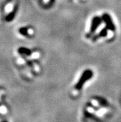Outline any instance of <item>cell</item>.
<instances>
[{
  "mask_svg": "<svg viewBox=\"0 0 121 122\" xmlns=\"http://www.w3.org/2000/svg\"><path fill=\"white\" fill-rule=\"evenodd\" d=\"M93 72L91 70H87L86 71H85L82 73V76H80V79H79L78 81L77 82V83L76 84V85H75V89L78 90V91L81 89L82 88L83 84L87 81H88L89 79H90L93 77Z\"/></svg>",
  "mask_w": 121,
  "mask_h": 122,
  "instance_id": "1",
  "label": "cell"
},
{
  "mask_svg": "<svg viewBox=\"0 0 121 122\" xmlns=\"http://www.w3.org/2000/svg\"><path fill=\"white\" fill-rule=\"evenodd\" d=\"M102 20L103 19L100 18V17H98V16L94 17L92 19L90 29V32L87 34V37H90L91 36H93V35L96 32V30H97L98 27L100 26V25L101 24Z\"/></svg>",
  "mask_w": 121,
  "mask_h": 122,
  "instance_id": "2",
  "label": "cell"
},
{
  "mask_svg": "<svg viewBox=\"0 0 121 122\" xmlns=\"http://www.w3.org/2000/svg\"><path fill=\"white\" fill-rule=\"evenodd\" d=\"M102 19L104 22V23L106 25V28L108 30H110L111 31H114L116 30L114 24L112 22V19L110 15L107 14H104L102 17Z\"/></svg>",
  "mask_w": 121,
  "mask_h": 122,
  "instance_id": "3",
  "label": "cell"
},
{
  "mask_svg": "<svg viewBox=\"0 0 121 122\" xmlns=\"http://www.w3.org/2000/svg\"><path fill=\"white\" fill-rule=\"evenodd\" d=\"M107 28H104L103 29H101V31L98 34H96V35H94L92 37V40L93 42H95L98 40V39H100V38H102V37H105L107 36Z\"/></svg>",
  "mask_w": 121,
  "mask_h": 122,
  "instance_id": "4",
  "label": "cell"
},
{
  "mask_svg": "<svg viewBox=\"0 0 121 122\" xmlns=\"http://www.w3.org/2000/svg\"><path fill=\"white\" fill-rule=\"evenodd\" d=\"M17 8H18L17 6H15L14 8V9H13V10H12V11H11V12H10V13H9L7 16H6V21L11 22L14 19V17H15V14H16V12H17Z\"/></svg>",
  "mask_w": 121,
  "mask_h": 122,
  "instance_id": "5",
  "label": "cell"
},
{
  "mask_svg": "<svg viewBox=\"0 0 121 122\" xmlns=\"http://www.w3.org/2000/svg\"><path fill=\"white\" fill-rule=\"evenodd\" d=\"M18 52L22 55H25L29 56L31 55V51L30 50L28 49L25 47H21L19 48L18 50Z\"/></svg>",
  "mask_w": 121,
  "mask_h": 122,
  "instance_id": "6",
  "label": "cell"
},
{
  "mask_svg": "<svg viewBox=\"0 0 121 122\" xmlns=\"http://www.w3.org/2000/svg\"><path fill=\"white\" fill-rule=\"evenodd\" d=\"M19 32L20 34H22L24 36H28L29 34H28V29L26 27H22L19 30Z\"/></svg>",
  "mask_w": 121,
  "mask_h": 122,
  "instance_id": "7",
  "label": "cell"
}]
</instances>
